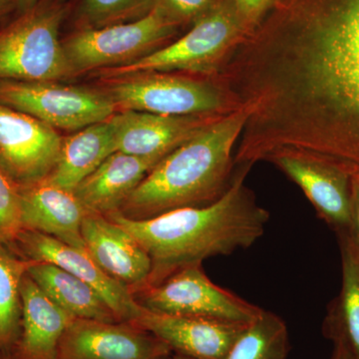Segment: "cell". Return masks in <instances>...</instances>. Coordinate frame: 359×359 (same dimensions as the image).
<instances>
[{"mask_svg": "<svg viewBox=\"0 0 359 359\" xmlns=\"http://www.w3.org/2000/svg\"><path fill=\"white\" fill-rule=\"evenodd\" d=\"M159 161L116 151L75 189L86 211L108 216L125 201Z\"/></svg>", "mask_w": 359, "mask_h": 359, "instance_id": "obj_19", "label": "cell"}, {"mask_svg": "<svg viewBox=\"0 0 359 359\" xmlns=\"http://www.w3.org/2000/svg\"><path fill=\"white\" fill-rule=\"evenodd\" d=\"M13 244L18 254L34 263H47L65 269L88 283L107 302L120 323H134L143 306L134 295L99 268L86 250L65 244L39 231L22 230Z\"/></svg>", "mask_w": 359, "mask_h": 359, "instance_id": "obj_13", "label": "cell"}, {"mask_svg": "<svg viewBox=\"0 0 359 359\" xmlns=\"http://www.w3.org/2000/svg\"><path fill=\"white\" fill-rule=\"evenodd\" d=\"M0 103L65 130L106 121L117 109L109 94L55 82H0Z\"/></svg>", "mask_w": 359, "mask_h": 359, "instance_id": "obj_9", "label": "cell"}, {"mask_svg": "<svg viewBox=\"0 0 359 359\" xmlns=\"http://www.w3.org/2000/svg\"><path fill=\"white\" fill-rule=\"evenodd\" d=\"M116 151L115 127L110 118L65 139L56 166L46 180L74 193L78 185Z\"/></svg>", "mask_w": 359, "mask_h": 359, "instance_id": "obj_20", "label": "cell"}, {"mask_svg": "<svg viewBox=\"0 0 359 359\" xmlns=\"http://www.w3.org/2000/svg\"><path fill=\"white\" fill-rule=\"evenodd\" d=\"M20 189L22 230L39 231L85 250L81 226L88 212L74 193L46 179Z\"/></svg>", "mask_w": 359, "mask_h": 359, "instance_id": "obj_17", "label": "cell"}, {"mask_svg": "<svg viewBox=\"0 0 359 359\" xmlns=\"http://www.w3.org/2000/svg\"><path fill=\"white\" fill-rule=\"evenodd\" d=\"M172 354L163 340L134 323L73 318L57 359H168Z\"/></svg>", "mask_w": 359, "mask_h": 359, "instance_id": "obj_12", "label": "cell"}, {"mask_svg": "<svg viewBox=\"0 0 359 359\" xmlns=\"http://www.w3.org/2000/svg\"><path fill=\"white\" fill-rule=\"evenodd\" d=\"M134 297L140 306L154 313L231 325H250L263 311L212 283L204 273L202 264L181 269Z\"/></svg>", "mask_w": 359, "mask_h": 359, "instance_id": "obj_7", "label": "cell"}, {"mask_svg": "<svg viewBox=\"0 0 359 359\" xmlns=\"http://www.w3.org/2000/svg\"><path fill=\"white\" fill-rule=\"evenodd\" d=\"M39 1V0H16V4L22 13H27L32 11Z\"/></svg>", "mask_w": 359, "mask_h": 359, "instance_id": "obj_30", "label": "cell"}, {"mask_svg": "<svg viewBox=\"0 0 359 359\" xmlns=\"http://www.w3.org/2000/svg\"><path fill=\"white\" fill-rule=\"evenodd\" d=\"M9 0H0V11H2V9L4 8L7 6V4H8Z\"/></svg>", "mask_w": 359, "mask_h": 359, "instance_id": "obj_33", "label": "cell"}, {"mask_svg": "<svg viewBox=\"0 0 359 359\" xmlns=\"http://www.w3.org/2000/svg\"><path fill=\"white\" fill-rule=\"evenodd\" d=\"M81 235L87 254L104 273L133 295L147 287L152 263L128 231L106 216L87 212Z\"/></svg>", "mask_w": 359, "mask_h": 359, "instance_id": "obj_14", "label": "cell"}, {"mask_svg": "<svg viewBox=\"0 0 359 359\" xmlns=\"http://www.w3.org/2000/svg\"><path fill=\"white\" fill-rule=\"evenodd\" d=\"M134 325L159 337L175 353L195 359H226L247 325L154 313L143 308Z\"/></svg>", "mask_w": 359, "mask_h": 359, "instance_id": "obj_16", "label": "cell"}, {"mask_svg": "<svg viewBox=\"0 0 359 359\" xmlns=\"http://www.w3.org/2000/svg\"><path fill=\"white\" fill-rule=\"evenodd\" d=\"M62 141L53 127L0 103V168L16 185L46 179L56 166Z\"/></svg>", "mask_w": 359, "mask_h": 359, "instance_id": "obj_10", "label": "cell"}, {"mask_svg": "<svg viewBox=\"0 0 359 359\" xmlns=\"http://www.w3.org/2000/svg\"><path fill=\"white\" fill-rule=\"evenodd\" d=\"M224 115L165 116L125 110L111 120L117 151L160 162Z\"/></svg>", "mask_w": 359, "mask_h": 359, "instance_id": "obj_15", "label": "cell"}, {"mask_svg": "<svg viewBox=\"0 0 359 359\" xmlns=\"http://www.w3.org/2000/svg\"><path fill=\"white\" fill-rule=\"evenodd\" d=\"M341 257V287L328 304L323 334L359 359V262L344 238L337 237Z\"/></svg>", "mask_w": 359, "mask_h": 359, "instance_id": "obj_22", "label": "cell"}, {"mask_svg": "<svg viewBox=\"0 0 359 359\" xmlns=\"http://www.w3.org/2000/svg\"><path fill=\"white\" fill-rule=\"evenodd\" d=\"M301 188L318 217L335 231L346 233L351 222V175L339 163L302 151L283 150L266 158Z\"/></svg>", "mask_w": 359, "mask_h": 359, "instance_id": "obj_11", "label": "cell"}, {"mask_svg": "<svg viewBox=\"0 0 359 359\" xmlns=\"http://www.w3.org/2000/svg\"><path fill=\"white\" fill-rule=\"evenodd\" d=\"M0 359H11L8 354H0Z\"/></svg>", "mask_w": 359, "mask_h": 359, "instance_id": "obj_34", "label": "cell"}, {"mask_svg": "<svg viewBox=\"0 0 359 359\" xmlns=\"http://www.w3.org/2000/svg\"><path fill=\"white\" fill-rule=\"evenodd\" d=\"M179 25L158 9L131 22L88 28L63 43L72 73L119 67L138 60L171 39Z\"/></svg>", "mask_w": 359, "mask_h": 359, "instance_id": "obj_8", "label": "cell"}, {"mask_svg": "<svg viewBox=\"0 0 359 359\" xmlns=\"http://www.w3.org/2000/svg\"><path fill=\"white\" fill-rule=\"evenodd\" d=\"M351 175V222L346 233L337 235L344 238L359 262V170H348Z\"/></svg>", "mask_w": 359, "mask_h": 359, "instance_id": "obj_28", "label": "cell"}, {"mask_svg": "<svg viewBox=\"0 0 359 359\" xmlns=\"http://www.w3.org/2000/svg\"><path fill=\"white\" fill-rule=\"evenodd\" d=\"M168 359H195L190 358V356L184 355V354L175 353L172 354Z\"/></svg>", "mask_w": 359, "mask_h": 359, "instance_id": "obj_32", "label": "cell"}, {"mask_svg": "<svg viewBox=\"0 0 359 359\" xmlns=\"http://www.w3.org/2000/svg\"><path fill=\"white\" fill-rule=\"evenodd\" d=\"M0 244V354H11L20 334L21 283L32 262Z\"/></svg>", "mask_w": 359, "mask_h": 359, "instance_id": "obj_23", "label": "cell"}, {"mask_svg": "<svg viewBox=\"0 0 359 359\" xmlns=\"http://www.w3.org/2000/svg\"><path fill=\"white\" fill-rule=\"evenodd\" d=\"M61 15L33 8L0 32V79L54 82L73 74L59 40Z\"/></svg>", "mask_w": 359, "mask_h": 359, "instance_id": "obj_6", "label": "cell"}, {"mask_svg": "<svg viewBox=\"0 0 359 359\" xmlns=\"http://www.w3.org/2000/svg\"><path fill=\"white\" fill-rule=\"evenodd\" d=\"M224 0H154V7L177 25L196 22Z\"/></svg>", "mask_w": 359, "mask_h": 359, "instance_id": "obj_27", "label": "cell"}, {"mask_svg": "<svg viewBox=\"0 0 359 359\" xmlns=\"http://www.w3.org/2000/svg\"><path fill=\"white\" fill-rule=\"evenodd\" d=\"M109 94L123 111L165 116L224 115L238 110L212 78L167 72H143L118 77Z\"/></svg>", "mask_w": 359, "mask_h": 359, "instance_id": "obj_5", "label": "cell"}, {"mask_svg": "<svg viewBox=\"0 0 359 359\" xmlns=\"http://www.w3.org/2000/svg\"><path fill=\"white\" fill-rule=\"evenodd\" d=\"M252 166H236L230 188L211 205L149 219H130L119 212L106 216L128 231L150 257L152 271L146 289L210 257L249 249L263 237L271 215L245 185Z\"/></svg>", "mask_w": 359, "mask_h": 359, "instance_id": "obj_2", "label": "cell"}, {"mask_svg": "<svg viewBox=\"0 0 359 359\" xmlns=\"http://www.w3.org/2000/svg\"><path fill=\"white\" fill-rule=\"evenodd\" d=\"M250 32L249 25L233 2L224 0L194 22L192 29L173 43L128 65L105 69L104 73L122 77L136 73L180 71L210 77Z\"/></svg>", "mask_w": 359, "mask_h": 359, "instance_id": "obj_4", "label": "cell"}, {"mask_svg": "<svg viewBox=\"0 0 359 359\" xmlns=\"http://www.w3.org/2000/svg\"><path fill=\"white\" fill-rule=\"evenodd\" d=\"M20 334L11 359H57L58 347L73 320L26 273L21 283Z\"/></svg>", "mask_w": 359, "mask_h": 359, "instance_id": "obj_18", "label": "cell"}, {"mask_svg": "<svg viewBox=\"0 0 359 359\" xmlns=\"http://www.w3.org/2000/svg\"><path fill=\"white\" fill-rule=\"evenodd\" d=\"M247 118L240 108L201 130L157 163L118 212L130 219H149L221 199L233 182V149Z\"/></svg>", "mask_w": 359, "mask_h": 359, "instance_id": "obj_3", "label": "cell"}, {"mask_svg": "<svg viewBox=\"0 0 359 359\" xmlns=\"http://www.w3.org/2000/svg\"><path fill=\"white\" fill-rule=\"evenodd\" d=\"M219 78L248 112L243 159L295 150L359 170V0H276Z\"/></svg>", "mask_w": 359, "mask_h": 359, "instance_id": "obj_1", "label": "cell"}, {"mask_svg": "<svg viewBox=\"0 0 359 359\" xmlns=\"http://www.w3.org/2000/svg\"><path fill=\"white\" fill-rule=\"evenodd\" d=\"M290 351L287 323L263 309L238 335L226 359H289Z\"/></svg>", "mask_w": 359, "mask_h": 359, "instance_id": "obj_24", "label": "cell"}, {"mask_svg": "<svg viewBox=\"0 0 359 359\" xmlns=\"http://www.w3.org/2000/svg\"><path fill=\"white\" fill-rule=\"evenodd\" d=\"M154 0H83L81 13L90 28L126 23L151 13Z\"/></svg>", "mask_w": 359, "mask_h": 359, "instance_id": "obj_25", "label": "cell"}, {"mask_svg": "<svg viewBox=\"0 0 359 359\" xmlns=\"http://www.w3.org/2000/svg\"><path fill=\"white\" fill-rule=\"evenodd\" d=\"M238 13L249 25L250 32L254 29L264 15L271 11L276 0H231Z\"/></svg>", "mask_w": 359, "mask_h": 359, "instance_id": "obj_29", "label": "cell"}, {"mask_svg": "<svg viewBox=\"0 0 359 359\" xmlns=\"http://www.w3.org/2000/svg\"><path fill=\"white\" fill-rule=\"evenodd\" d=\"M21 231L20 186L0 168V244H13Z\"/></svg>", "mask_w": 359, "mask_h": 359, "instance_id": "obj_26", "label": "cell"}, {"mask_svg": "<svg viewBox=\"0 0 359 359\" xmlns=\"http://www.w3.org/2000/svg\"><path fill=\"white\" fill-rule=\"evenodd\" d=\"M334 353L330 359H351L344 347L337 346V344H334Z\"/></svg>", "mask_w": 359, "mask_h": 359, "instance_id": "obj_31", "label": "cell"}, {"mask_svg": "<svg viewBox=\"0 0 359 359\" xmlns=\"http://www.w3.org/2000/svg\"><path fill=\"white\" fill-rule=\"evenodd\" d=\"M27 275L54 304L73 318L120 323L107 302L91 285L65 269L32 262Z\"/></svg>", "mask_w": 359, "mask_h": 359, "instance_id": "obj_21", "label": "cell"}]
</instances>
